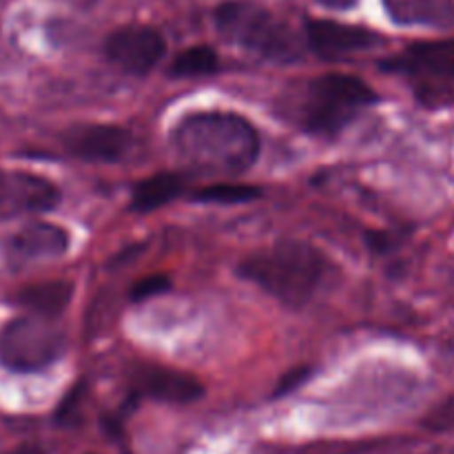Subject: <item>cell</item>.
<instances>
[{
    "mask_svg": "<svg viewBox=\"0 0 454 454\" xmlns=\"http://www.w3.org/2000/svg\"><path fill=\"white\" fill-rule=\"evenodd\" d=\"M319 4L328 9H340V12H346V9H353L357 4V0H317Z\"/></svg>",
    "mask_w": 454,
    "mask_h": 454,
    "instance_id": "cell-20",
    "label": "cell"
},
{
    "mask_svg": "<svg viewBox=\"0 0 454 454\" xmlns=\"http://www.w3.org/2000/svg\"><path fill=\"white\" fill-rule=\"evenodd\" d=\"M428 426L434 430H448L454 426V402H446L433 417L428 419Z\"/></svg>",
    "mask_w": 454,
    "mask_h": 454,
    "instance_id": "cell-19",
    "label": "cell"
},
{
    "mask_svg": "<svg viewBox=\"0 0 454 454\" xmlns=\"http://www.w3.org/2000/svg\"><path fill=\"white\" fill-rule=\"evenodd\" d=\"M171 288V279L167 275H149V278L140 279L136 286L131 288V300L133 301H145L151 297H158Z\"/></svg>",
    "mask_w": 454,
    "mask_h": 454,
    "instance_id": "cell-18",
    "label": "cell"
},
{
    "mask_svg": "<svg viewBox=\"0 0 454 454\" xmlns=\"http://www.w3.org/2000/svg\"><path fill=\"white\" fill-rule=\"evenodd\" d=\"M390 69H417L426 74L454 78V38L417 43L399 60L386 62Z\"/></svg>",
    "mask_w": 454,
    "mask_h": 454,
    "instance_id": "cell-13",
    "label": "cell"
},
{
    "mask_svg": "<svg viewBox=\"0 0 454 454\" xmlns=\"http://www.w3.org/2000/svg\"><path fill=\"white\" fill-rule=\"evenodd\" d=\"M9 454H43V450H40V448H35V446H20V448H16V450L9 452Z\"/></svg>",
    "mask_w": 454,
    "mask_h": 454,
    "instance_id": "cell-22",
    "label": "cell"
},
{
    "mask_svg": "<svg viewBox=\"0 0 454 454\" xmlns=\"http://www.w3.org/2000/svg\"><path fill=\"white\" fill-rule=\"evenodd\" d=\"M53 317L27 313L0 326V366L12 372H40L65 353V335Z\"/></svg>",
    "mask_w": 454,
    "mask_h": 454,
    "instance_id": "cell-5",
    "label": "cell"
},
{
    "mask_svg": "<svg viewBox=\"0 0 454 454\" xmlns=\"http://www.w3.org/2000/svg\"><path fill=\"white\" fill-rule=\"evenodd\" d=\"M220 67V58L211 47H189L177 53L171 65V75L176 78H200V75L215 74Z\"/></svg>",
    "mask_w": 454,
    "mask_h": 454,
    "instance_id": "cell-16",
    "label": "cell"
},
{
    "mask_svg": "<svg viewBox=\"0 0 454 454\" xmlns=\"http://www.w3.org/2000/svg\"><path fill=\"white\" fill-rule=\"evenodd\" d=\"M375 102L377 93L357 75H319L306 82L301 91L297 122L310 136L335 137Z\"/></svg>",
    "mask_w": 454,
    "mask_h": 454,
    "instance_id": "cell-3",
    "label": "cell"
},
{
    "mask_svg": "<svg viewBox=\"0 0 454 454\" xmlns=\"http://www.w3.org/2000/svg\"><path fill=\"white\" fill-rule=\"evenodd\" d=\"M213 20L222 38L266 60L293 62L300 58L293 29L269 9L251 3H224L215 9Z\"/></svg>",
    "mask_w": 454,
    "mask_h": 454,
    "instance_id": "cell-4",
    "label": "cell"
},
{
    "mask_svg": "<svg viewBox=\"0 0 454 454\" xmlns=\"http://www.w3.org/2000/svg\"><path fill=\"white\" fill-rule=\"evenodd\" d=\"M393 22L403 27H454V0H381Z\"/></svg>",
    "mask_w": 454,
    "mask_h": 454,
    "instance_id": "cell-12",
    "label": "cell"
},
{
    "mask_svg": "<svg viewBox=\"0 0 454 454\" xmlns=\"http://www.w3.org/2000/svg\"><path fill=\"white\" fill-rule=\"evenodd\" d=\"M60 202V189L51 180L29 171L0 168V220L25 213L53 211Z\"/></svg>",
    "mask_w": 454,
    "mask_h": 454,
    "instance_id": "cell-7",
    "label": "cell"
},
{
    "mask_svg": "<svg viewBox=\"0 0 454 454\" xmlns=\"http://www.w3.org/2000/svg\"><path fill=\"white\" fill-rule=\"evenodd\" d=\"M133 388L136 395L164 403H193L204 397V386L200 380L184 371L164 366H145L133 375Z\"/></svg>",
    "mask_w": 454,
    "mask_h": 454,
    "instance_id": "cell-9",
    "label": "cell"
},
{
    "mask_svg": "<svg viewBox=\"0 0 454 454\" xmlns=\"http://www.w3.org/2000/svg\"><path fill=\"white\" fill-rule=\"evenodd\" d=\"M306 38H309L313 51L331 58L368 51L384 40L377 31L366 29V27L344 25V22L335 20H309L306 22Z\"/></svg>",
    "mask_w": 454,
    "mask_h": 454,
    "instance_id": "cell-11",
    "label": "cell"
},
{
    "mask_svg": "<svg viewBox=\"0 0 454 454\" xmlns=\"http://www.w3.org/2000/svg\"><path fill=\"white\" fill-rule=\"evenodd\" d=\"M304 375H306L304 371H295V372H293V380H291V377H288V380H284L282 384H279V393H286L288 388H295V386L300 384L301 380H304Z\"/></svg>",
    "mask_w": 454,
    "mask_h": 454,
    "instance_id": "cell-21",
    "label": "cell"
},
{
    "mask_svg": "<svg viewBox=\"0 0 454 454\" xmlns=\"http://www.w3.org/2000/svg\"><path fill=\"white\" fill-rule=\"evenodd\" d=\"M184 189V180L177 173H155L146 180L137 182L131 193V208L133 211L149 213L155 208L164 207Z\"/></svg>",
    "mask_w": 454,
    "mask_h": 454,
    "instance_id": "cell-15",
    "label": "cell"
},
{
    "mask_svg": "<svg viewBox=\"0 0 454 454\" xmlns=\"http://www.w3.org/2000/svg\"><path fill=\"white\" fill-rule=\"evenodd\" d=\"M167 40L158 29L146 25L120 27L106 38L105 53L111 65L133 75H145L160 65Z\"/></svg>",
    "mask_w": 454,
    "mask_h": 454,
    "instance_id": "cell-6",
    "label": "cell"
},
{
    "mask_svg": "<svg viewBox=\"0 0 454 454\" xmlns=\"http://www.w3.org/2000/svg\"><path fill=\"white\" fill-rule=\"evenodd\" d=\"M238 270L244 279L257 284L282 304L300 309L317 295L333 264L313 244L284 239L244 257Z\"/></svg>",
    "mask_w": 454,
    "mask_h": 454,
    "instance_id": "cell-2",
    "label": "cell"
},
{
    "mask_svg": "<svg viewBox=\"0 0 454 454\" xmlns=\"http://www.w3.org/2000/svg\"><path fill=\"white\" fill-rule=\"evenodd\" d=\"M67 153L87 162H120L131 146V133L115 124H82L62 137Z\"/></svg>",
    "mask_w": 454,
    "mask_h": 454,
    "instance_id": "cell-8",
    "label": "cell"
},
{
    "mask_svg": "<svg viewBox=\"0 0 454 454\" xmlns=\"http://www.w3.org/2000/svg\"><path fill=\"white\" fill-rule=\"evenodd\" d=\"M69 251V233L49 222H34L13 233L7 242V262L25 266L38 260H56Z\"/></svg>",
    "mask_w": 454,
    "mask_h": 454,
    "instance_id": "cell-10",
    "label": "cell"
},
{
    "mask_svg": "<svg viewBox=\"0 0 454 454\" xmlns=\"http://www.w3.org/2000/svg\"><path fill=\"white\" fill-rule=\"evenodd\" d=\"M262 191L257 186L247 184H213L204 186L198 193L193 195L195 202H207V204H242L257 200Z\"/></svg>",
    "mask_w": 454,
    "mask_h": 454,
    "instance_id": "cell-17",
    "label": "cell"
},
{
    "mask_svg": "<svg viewBox=\"0 0 454 454\" xmlns=\"http://www.w3.org/2000/svg\"><path fill=\"white\" fill-rule=\"evenodd\" d=\"M74 3H78V4H89V3H93V0H74Z\"/></svg>",
    "mask_w": 454,
    "mask_h": 454,
    "instance_id": "cell-23",
    "label": "cell"
},
{
    "mask_svg": "<svg viewBox=\"0 0 454 454\" xmlns=\"http://www.w3.org/2000/svg\"><path fill=\"white\" fill-rule=\"evenodd\" d=\"M171 146L186 167L213 176H239L260 158L262 140L251 120L231 111H195L171 131Z\"/></svg>",
    "mask_w": 454,
    "mask_h": 454,
    "instance_id": "cell-1",
    "label": "cell"
},
{
    "mask_svg": "<svg viewBox=\"0 0 454 454\" xmlns=\"http://www.w3.org/2000/svg\"><path fill=\"white\" fill-rule=\"evenodd\" d=\"M74 297V284L69 279H49V282L29 284L12 297V304L20 306L27 313L58 317L69 306Z\"/></svg>",
    "mask_w": 454,
    "mask_h": 454,
    "instance_id": "cell-14",
    "label": "cell"
}]
</instances>
